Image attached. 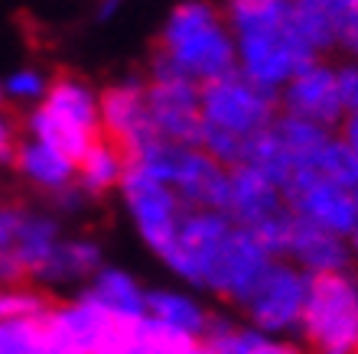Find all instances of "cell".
Wrapping results in <instances>:
<instances>
[{
    "mask_svg": "<svg viewBox=\"0 0 358 354\" xmlns=\"http://www.w3.org/2000/svg\"><path fill=\"white\" fill-rule=\"evenodd\" d=\"M222 10L235 36V72L257 88L280 94L293 75L320 62L293 33L290 0H231Z\"/></svg>",
    "mask_w": 358,
    "mask_h": 354,
    "instance_id": "6da1fadb",
    "label": "cell"
},
{
    "mask_svg": "<svg viewBox=\"0 0 358 354\" xmlns=\"http://www.w3.org/2000/svg\"><path fill=\"white\" fill-rule=\"evenodd\" d=\"M153 52L199 88L238 68L235 36L225 20V10L208 0H182L166 10L153 39Z\"/></svg>",
    "mask_w": 358,
    "mask_h": 354,
    "instance_id": "7a4b0ae2",
    "label": "cell"
},
{
    "mask_svg": "<svg viewBox=\"0 0 358 354\" xmlns=\"http://www.w3.org/2000/svg\"><path fill=\"white\" fill-rule=\"evenodd\" d=\"M23 137L82 159L101 140V88L78 72H56L39 108L20 117Z\"/></svg>",
    "mask_w": 358,
    "mask_h": 354,
    "instance_id": "3957f363",
    "label": "cell"
},
{
    "mask_svg": "<svg viewBox=\"0 0 358 354\" xmlns=\"http://www.w3.org/2000/svg\"><path fill=\"white\" fill-rule=\"evenodd\" d=\"M127 163L143 169L163 186H170L189 212H225L228 169L218 166L206 149L153 140L134 156H127Z\"/></svg>",
    "mask_w": 358,
    "mask_h": 354,
    "instance_id": "277c9868",
    "label": "cell"
},
{
    "mask_svg": "<svg viewBox=\"0 0 358 354\" xmlns=\"http://www.w3.org/2000/svg\"><path fill=\"white\" fill-rule=\"evenodd\" d=\"M296 338L306 354H358V270L310 283Z\"/></svg>",
    "mask_w": 358,
    "mask_h": 354,
    "instance_id": "5b68a950",
    "label": "cell"
},
{
    "mask_svg": "<svg viewBox=\"0 0 358 354\" xmlns=\"http://www.w3.org/2000/svg\"><path fill=\"white\" fill-rule=\"evenodd\" d=\"M143 78H147V111H150L153 133L166 143L199 147L202 143V88L189 82L186 75H179L157 52L143 68Z\"/></svg>",
    "mask_w": 358,
    "mask_h": 354,
    "instance_id": "8992f818",
    "label": "cell"
},
{
    "mask_svg": "<svg viewBox=\"0 0 358 354\" xmlns=\"http://www.w3.org/2000/svg\"><path fill=\"white\" fill-rule=\"evenodd\" d=\"M235 224L225 212H186L173 237L170 251L160 257L166 273L176 276L179 286L192 289L199 296H208V286L215 280L218 260L225 251Z\"/></svg>",
    "mask_w": 358,
    "mask_h": 354,
    "instance_id": "52a82bcc",
    "label": "cell"
},
{
    "mask_svg": "<svg viewBox=\"0 0 358 354\" xmlns=\"http://www.w3.org/2000/svg\"><path fill=\"white\" fill-rule=\"evenodd\" d=\"M280 117L277 94L257 88L245 75H225L202 88V127L222 131L235 140H255Z\"/></svg>",
    "mask_w": 358,
    "mask_h": 354,
    "instance_id": "ba28073f",
    "label": "cell"
},
{
    "mask_svg": "<svg viewBox=\"0 0 358 354\" xmlns=\"http://www.w3.org/2000/svg\"><path fill=\"white\" fill-rule=\"evenodd\" d=\"M310 276L293 267L290 260H273L264 280L248 296L241 312V322L251 325L255 332L267 338H280L293 341L300 335V322L306 312V299H310Z\"/></svg>",
    "mask_w": 358,
    "mask_h": 354,
    "instance_id": "9c48e42d",
    "label": "cell"
},
{
    "mask_svg": "<svg viewBox=\"0 0 358 354\" xmlns=\"http://www.w3.org/2000/svg\"><path fill=\"white\" fill-rule=\"evenodd\" d=\"M117 198H121V208L127 214V221H131L134 234L160 260L163 253L170 251V244L189 208L179 202L170 186L157 182L153 176H147L143 169L131 166V163H127L124 182L117 189Z\"/></svg>",
    "mask_w": 358,
    "mask_h": 354,
    "instance_id": "30bf717a",
    "label": "cell"
},
{
    "mask_svg": "<svg viewBox=\"0 0 358 354\" xmlns=\"http://www.w3.org/2000/svg\"><path fill=\"white\" fill-rule=\"evenodd\" d=\"M283 205L296 221L349 237L358 224V189H342L329 179L300 169L283 189Z\"/></svg>",
    "mask_w": 358,
    "mask_h": 354,
    "instance_id": "8fae6325",
    "label": "cell"
},
{
    "mask_svg": "<svg viewBox=\"0 0 358 354\" xmlns=\"http://www.w3.org/2000/svg\"><path fill=\"white\" fill-rule=\"evenodd\" d=\"M101 133L104 140L121 147L124 156H134L147 143L160 140L150 127L147 78H143V72H131L101 88Z\"/></svg>",
    "mask_w": 358,
    "mask_h": 354,
    "instance_id": "7c38bea8",
    "label": "cell"
},
{
    "mask_svg": "<svg viewBox=\"0 0 358 354\" xmlns=\"http://www.w3.org/2000/svg\"><path fill=\"white\" fill-rule=\"evenodd\" d=\"M280 101V114L287 117H300L329 133H339L345 111H342L339 98V82H336V62L320 59L310 68H303L283 84V91L277 94Z\"/></svg>",
    "mask_w": 358,
    "mask_h": 354,
    "instance_id": "4fadbf2b",
    "label": "cell"
},
{
    "mask_svg": "<svg viewBox=\"0 0 358 354\" xmlns=\"http://www.w3.org/2000/svg\"><path fill=\"white\" fill-rule=\"evenodd\" d=\"M271 251L257 241V234L251 228H238L228 237L222 260H218L215 280L208 286V296H215L218 302H225L231 309H241L248 296L257 289V283L264 280V273L271 270Z\"/></svg>",
    "mask_w": 358,
    "mask_h": 354,
    "instance_id": "5bb4252c",
    "label": "cell"
},
{
    "mask_svg": "<svg viewBox=\"0 0 358 354\" xmlns=\"http://www.w3.org/2000/svg\"><path fill=\"white\" fill-rule=\"evenodd\" d=\"M104 244L85 231H69L62 237V244L56 247V253L49 257V263L39 270V276L33 280V286H39L43 293H69L76 296L88 283L94 280V273L104 267Z\"/></svg>",
    "mask_w": 358,
    "mask_h": 354,
    "instance_id": "9a60e30c",
    "label": "cell"
},
{
    "mask_svg": "<svg viewBox=\"0 0 358 354\" xmlns=\"http://www.w3.org/2000/svg\"><path fill=\"white\" fill-rule=\"evenodd\" d=\"M147 318L163 332L182 338V341H206L208 325L215 318V309L192 289L179 286H147Z\"/></svg>",
    "mask_w": 358,
    "mask_h": 354,
    "instance_id": "2e32d148",
    "label": "cell"
},
{
    "mask_svg": "<svg viewBox=\"0 0 358 354\" xmlns=\"http://www.w3.org/2000/svg\"><path fill=\"white\" fill-rule=\"evenodd\" d=\"M287 260L293 267H300L310 280L320 276H339V273H352V251H349V237L332 231H322L316 224L296 221L293 218V234L287 244Z\"/></svg>",
    "mask_w": 358,
    "mask_h": 354,
    "instance_id": "e0dca14e",
    "label": "cell"
},
{
    "mask_svg": "<svg viewBox=\"0 0 358 354\" xmlns=\"http://www.w3.org/2000/svg\"><path fill=\"white\" fill-rule=\"evenodd\" d=\"M287 212L283 205V192L273 186L264 172H257L251 166H235L228 169V205L225 214L238 228H261L271 221L273 214Z\"/></svg>",
    "mask_w": 358,
    "mask_h": 354,
    "instance_id": "ac0fdd59",
    "label": "cell"
},
{
    "mask_svg": "<svg viewBox=\"0 0 358 354\" xmlns=\"http://www.w3.org/2000/svg\"><path fill=\"white\" fill-rule=\"evenodd\" d=\"M352 0H290V27L300 43L320 59L342 49Z\"/></svg>",
    "mask_w": 358,
    "mask_h": 354,
    "instance_id": "d6986e66",
    "label": "cell"
},
{
    "mask_svg": "<svg viewBox=\"0 0 358 354\" xmlns=\"http://www.w3.org/2000/svg\"><path fill=\"white\" fill-rule=\"evenodd\" d=\"M10 169L17 172V179L23 186H29L33 192H39L46 198L59 196L69 186H76V159H69L66 153H59L49 143L29 140V137L20 140Z\"/></svg>",
    "mask_w": 358,
    "mask_h": 354,
    "instance_id": "ffe728a7",
    "label": "cell"
},
{
    "mask_svg": "<svg viewBox=\"0 0 358 354\" xmlns=\"http://www.w3.org/2000/svg\"><path fill=\"white\" fill-rule=\"evenodd\" d=\"M66 221H59L56 214L49 208L39 205H23V214H20V228L17 237H13V257L20 260L27 280L33 283L39 276V270L49 263V257L56 253V247L66 237Z\"/></svg>",
    "mask_w": 358,
    "mask_h": 354,
    "instance_id": "44dd1931",
    "label": "cell"
},
{
    "mask_svg": "<svg viewBox=\"0 0 358 354\" xmlns=\"http://www.w3.org/2000/svg\"><path fill=\"white\" fill-rule=\"evenodd\" d=\"M82 293L92 299L94 306H101L111 318H121V322L147 318V286L131 270L117 267V263H104Z\"/></svg>",
    "mask_w": 358,
    "mask_h": 354,
    "instance_id": "7402d4cb",
    "label": "cell"
},
{
    "mask_svg": "<svg viewBox=\"0 0 358 354\" xmlns=\"http://www.w3.org/2000/svg\"><path fill=\"white\" fill-rule=\"evenodd\" d=\"M127 172V156L111 140H98L85 156L76 163V186L85 192L88 202H101L108 196H117V189Z\"/></svg>",
    "mask_w": 358,
    "mask_h": 354,
    "instance_id": "603a6c76",
    "label": "cell"
},
{
    "mask_svg": "<svg viewBox=\"0 0 358 354\" xmlns=\"http://www.w3.org/2000/svg\"><path fill=\"white\" fill-rule=\"evenodd\" d=\"M206 345L212 354H306L296 341L267 338L245 322L225 316V312H215L212 325H208Z\"/></svg>",
    "mask_w": 358,
    "mask_h": 354,
    "instance_id": "cb8c5ba5",
    "label": "cell"
},
{
    "mask_svg": "<svg viewBox=\"0 0 358 354\" xmlns=\"http://www.w3.org/2000/svg\"><path fill=\"white\" fill-rule=\"evenodd\" d=\"M49 84H52V75L39 66H20L13 72H7L0 78V94H3V104H7L13 114H29L33 108L43 104Z\"/></svg>",
    "mask_w": 358,
    "mask_h": 354,
    "instance_id": "d4e9b609",
    "label": "cell"
},
{
    "mask_svg": "<svg viewBox=\"0 0 358 354\" xmlns=\"http://www.w3.org/2000/svg\"><path fill=\"white\" fill-rule=\"evenodd\" d=\"M271 131L277 133L280 147L290 153V159L296 163V169H310V163L316 159V153L322 149V143L332 137L329 131H322V127H316V124L300 121V117H287V114H280V117L273 121Z\"/></svg>",
    "mask_w": 358,
    "mask_h": 354,
    "instance_id": "484cf974",
    "label": "cell"
},
{
    "mask_svg": "<svg viewBox=\"0 0 358 354\" xmlns=\"http://www.w3.org/2000/svg\"><path fill=\"white\" fill-rule=\"evenodd\" d=\"M310 172L329 179V182H336L342 189H358V163L349 153V147L339 140V133H332L329 140L322 143V149L310 163Z\"/></svg>",
    "mask_w": 358,
    "mask_h": 354,
    "instance_id": "4316f807",
    "label": "cell"
},
{
    "mask_svg": "<svg viewBox=\"0 0 358 354\" xmlns=\"http://www.w3.org/2000/svg\"><path fill=\"white\" fill-rule=\"evenodd\" d=\"M49 306H52V296L43 293L39 286H33V283L13 289L0 286V325H7V322H36L49 312Z\"/></svg>",
    "mask_w": 358,
    "mask_h": 354,
    "instance_id": "83f0119b",
    "label": "cell"
},
{
    "mask_svg": "<svg viewBox=\"0 0 358 354\" xmlns=\"http://www.w3.org/2000/svg\"><path fill=\"white\" fill-rule=\"evenodd\" d=\"M0 354H39V318L0 325Z\"/></svg>",
    "mask_w": 358,
    "mask_h": 354,
    "instance_id": "f1b7e54d",
    "label": "cell"
},
{
    "mask_svg": "<svg viewBox=\"0 0 358 354\" xmlns=\"http://www.w3.org/2000/svg\"><path fill=\"white\" fill-rule=\"evenodd\" d=\"M255 234H257V241L271 251L273 260H287V244H290V234H293V214L290 212L273 214L271 221L255 228Z\"/></svg>",
    "mask_w": 358,
    "mask_h": 354,
    "instance_id": "f546056e",
    "label": "cell"
},
{
    "mask_svg": "<svg viewBox=\"0 0 358 354\" xmlns=\"http://www.w3.org/2000/svg\"><path fill=\"white\" fill-rule=\"evenodd\" d=\"M20 140H23V127L20 117L10 111L7 104H0V169H10L13 153H17Z\"/></svg>",
    "mask_w": 358,
    "mask_h": 354,
    "instance_id": "4dcf8cb0",
    "label": "cell"
},
{
    "mask_svg": "<svg viewBox=\"0 0 358 354\" xmlns=\"http://www.w3.org/2000/svg\"><path fill=\"white\" fill-rule=\"evenodd\" d=\"M336 82H339V98L345 117H358V62H352V59L336 62Z\"/></svg>",
    "mask_w": 358,
    "mask_h": 354,
    "instance_id": "1f68e13d",
    "label": "cell"
},
{
    "mask_svg": "<svg viewBox=\"0 0 358 354\" xmlns=\"http://www.w3.org/2000/svg\"><path fill=\"white\" fill-rule=\"evenodd\" d=\"M49 212L56 214L59 221H69V218H82V214L92 208V202L85 198V192L78 186H69V189H62L59 196H52L49 198Z\"/></svg>",
    "mask_w": 358,
    "mask_h": 354,
    "instance_id": "d6a6232c",
    "label": "cell"
},
{
    "mask_svg": "<svg viewBox=\"0 0 358 354\" xmlns=\"http://www.w3.org/2000/svg\"><path fill=\"white\" fill-rule=\"evenodd\" d=\"M20 214H23L20 202L0 198V253L13 247V237H17V228H20Z\"/></svg>",
    "mask_w": 358,
    "mask_h": 354,
    "instance_id": "836d02e7",
    "label": "cell"
},
{
    "mask_svg": "<svg viewBox=\"0 0 358 354\" xmlns=\"http://www.w3.org/2000/svg\"><path fill=\"white\" fill-rule=\"evenodd\" d=\"M27 273L20 267V260L13 257V251H3L0 253V286L3 289H13V286H27Z\"/></svg>",
    "mask_w": 358,
    "mask_h": 354,
    "instance_id": "e575fe53",
    "label": "cell"
},
{
    "mask_svg": "<svg viewBox=\"0 0 358 354\" xmlns=\"http://www.w3.org/2000/svg\"><path fill=\"white\" fill-rule=\"evenodd\" d=\"M342 52H345V59L358 62V0H352L349 23H345V33H342Z\"/></svg>",
    "mask_w": 358,
    "mask_h": 354,
    "instance_id": "d590c367",
    "label": "cell"
},
{
    "mask_svg": "<svg viewBox=\"0 0 358 354\" xmlns=\"http://www.w3.org/2000/svg\"><path fill=\"white\" fill-rule=\"evenodd\" d=\"M339 140L349 147V153L355 156V163H358V117H345V121H342Z\"/></svg>",
    "mask_w": 358,
    "mask_h": 354,
    "instance_id": "8d00e7d4",
    "label": "cell"
},
{
    "mask_svg": "<svg viewBox=\"0 0 358 354\" xmlns=\"http://www.w3.org/2000/svg\"><path fill=\"white\" fill-rule=\"evenodd\" d=\"M117 10H121V3H117V0H108V3H98V7H94V20H98V23H108V20H114V17H117Z\"/></svg>",
    "mask_w": 358,
    "mask_h": 354,
    "instance_id": "74e56055",
    "label": "cell"
},
{
    "mask_svg": "<svg viewBox=\"0 0 358 354\" xmlns=\"http://www.w3.org/2000/svg\"><path fill=\"white\" fill-rule=\"evenodd\" d=\"M349 251H352V263H355V270H358V224H355V231L349 234Z\"/></svg>",
    "mask_w": 358,
    "mask_h": 354,
    "instance_id": "f35d334b",
    "label": "cell"
}]
</instances>
